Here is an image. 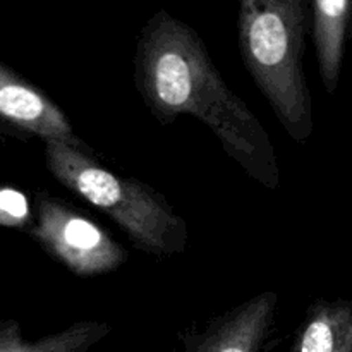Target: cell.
Returning <instances> with one entry per match:
<instances>
[{
  "mask_svg": "<svg viewBox=\"0 0 352 352\" xmlns=\"http://www.w3.org/2000/svg\"><path fill=\"white\" fill-rule=\"evenodd\" d=\"M134 82L158 122L167 126L182 113L198 117L250 177L270 191L278 188L270 134L226 85L196 30L165 9L157 10L138 36Z\"/></svg>",
  "mask_w": 352,
  "mask_h": 352,
  "instance_id": "6da1fadb",
  "label": "cell"
},
{
  "mask_svg": "<svg viewBox=\"0 0 352 352\" xmlns=\"http://www.w3.org/2000/svg\"><path fill=\"white\" fill-rule=\"evenodd\" d=\"M239 50L254 85L298 143L313 134V103L302 71L306 0H239Z\"/></svg>",
  "mask_w": 352,
  "mask_h": 352,
  "instance_id": "7a4b0ae2",
  "label": "cell"
},
{
  "mask_svg": "<svg viewBox=\"0 0 352 352\" xmlns=\"http://www.w3.org/2000/svg\"><path fill=\"white\" fill-rule=\"evenodd\" d=\"M47 168L62 186L109 215L138 250L174 256L188 248V223L162 192L100 164L81 140L45 141Z\"/></svg>",
  "mask_w": 352,
  "mask_h": 352,
  "instance_id": "3957f363",
  "label": "cell"
},
{
  "mask_svg": "<svg viewBox=\"0 0 352 352\" xmlns=\"http://www.w3.org/2000/svg\"><path fill=\"white\" fill-rule=\"evenodd\" d=\"M30 236L78 277L110 274L127 261V251L107 230L62 199L38 192Z\"/></svg>",
  "mask_w": 352,
  "mask_h": 352,
  "instance_id": "277c9868",
  "label": "cell"
},
{
  "mask_svg": "<svg viewBox=\"0 0 352 352\" xmlns=\"http://www.w3.org/2000/svg\"><path fill=\"white\" fill-rule=\"evenodd\" d=\"M278 296L263 291L189 333L177 352H261L272 336Z\"/></svg>",
  "mask_w": 352,
  "mask_h": 352,
  "instance_id": "5b68a950",
  "label": "cell"
},
{
  "mask_svg": "<svg viewBox=\"0 0 352 352\" xmlns=\"http://www.w3.org/2000/svg\"><path fill=\"white\" fill-rule=\"evenodd\" d=\"M0 120L47 140L79 141L64 110L38 86L0 62Z\"/></svg>",
  "mask_w": 352,
  "mask_h": 352,
  "instance_id": "8992f818",
  "label": "cell"
},
{
  "mask_svg": "<svg viewBox=\"0 0 352 352\" xmlns=\"http://www.w3.org/2000/svg\"><path fill=\"white\" fill-rule=\"evenodd\" d=\"M289 352H352V306L318 299L305 313Z\"/></svg>",
  "mask_w": 352,
  "mask_h": 352,
  "instance_id": "52a82bcc",
  "label": "cell"
},
{
  "mask_svg": "<svg viewBox=\"0 0 352 352\" xmlns=\"http://www.w3.org/2000/svg\"><path fill=\"white\" fill-rule=\"evenodd\" d=\"M349 17L351 0H311L313 43L320 78L329 95L339 88Z\"/></svg>",
  "mask_w": 352,
  "mask_h": 352,
  "instance_id": "ba28073f",
  "label": "cell"
},
{
  "mask_svg": "<svg viewBox=\"0 0 352 352\" xmlns=\"http://www.w3.org/2000/svg\"><path fill=\"white\" fill-rule=\"evenodd\" d=\"M109 333V323L86 320L41 339L28 340L19 322L0 320V352H88Z\"/></svg>",
  "mask_w": 352,
  "mask_h": 352,
  "instance_id": "9c48e42d",
  "label": "cell"
},
{
  "mask_svg": "<svg viewBox=\"0 0 352 352\" xmlns=\"http://www.w3.org/2000/svg\"><path fill=\"white\" fill-rule=\"evenodd\" d=\"M28 217L26 198L12 188H0V226L21 227L28 222Z\"/></svg>",
  "mask_w": 352,
  "mask_h": 352,
  "instance_id": "30bf717a",
  "label": "cell"
}]
</instances>
